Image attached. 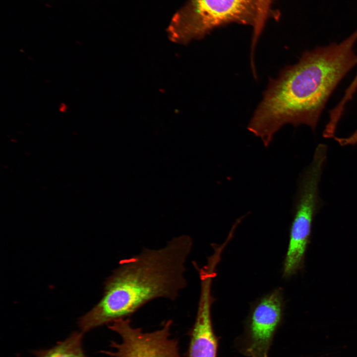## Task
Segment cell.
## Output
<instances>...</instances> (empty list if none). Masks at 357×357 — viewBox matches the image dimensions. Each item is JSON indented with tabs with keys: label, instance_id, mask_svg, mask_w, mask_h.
I'll return each mask as SVG.
<instances>
[{
	"label": "cell",
	"instance_id": "cell-1",
	"mask_svg": "<svg viewBox=\"0 0 357 357\" xmlns=\"http://www.w3.org/2000/svg\"><path fill=\"white\" fill-rule=\"evenodd\" d=\"M357 29L339 43L305 51L298 62L270 79L248 130L265 147L284 125L305 124L314 130L330 96L357 64Z\"/></svg>",
	"mask_w": 357,
	"mask_h": 357
},
{
	"label": "cell",
	"instance_id": "cell-2",
	"mask_svg": "<svg viewBox=\"0 0 357 357\" xmlns=\"http://www.w3.org/2000/svg\"><path fill=\"white\" fill-rule=\"evenodd\" d=\"M192 245L189 236L181 235L120 261L106 280L100 300L79 318L81 332L129 318L157 298L175 300L187 285L185 264Z\"/></svg>",
	"mask_w": 357,
	"mask_h": 357
},
{
	"label": "cell",
	"instance_id": "cell-3",
	"mask_svg": "<svg viewBox=\"0 0 357 357\" xmlns=\"http://www.w3.org/2000/svg\"><path fill=\"white\" fill-rule=\"evenodd\" d=\"M257 11V0H188L175 13L167 31L172 41L186 43L232 23L253 27Z\"/></svg>",
	"mask_w": 357,
	"mask_h": 357
},
{
	"label": "cell",
	"instance_id": "cell-4",
	"mask_svg": "<svg viewBox=\"0 0 357 357\" xmlns=\"http://www.w3.org/2000/svg\"><path fill=\"white\" fill-rule=\"evenodd\" d=\"M325 160L322 154H314L300 179L283 264L284 277L293 275L302 265L312 223L319 207L318 185Z\"/></svg>",
	"mask_w": 357,
	"mask_h": 357
},
{
	"label": "cell",
	"instance_id": "cell-5",
	"mask_svg": "<svg viewBox=\"0 0 357 357\" xmlns=\"http://www.w3.org/2000/svg\"><path fill=\"white\" fill-rule=\"evenodd\" d=\"M172 323L169 320L160 329L145 332L133 327L129 318L118 320L108 327L120 336L121 341L111 342L115 351L101 352L112 357H180L178 342L170 337Z\"/></svg>",
	"mask_w": 357,
	"mask_h": 357
},
{
	"label": "cell",
	"instance_id": "cell-6",
	"mask_svg": "<svg viewBox=\"0 0 357 357\" xmlns=\"http://www.w3.org/2000/svg\"><path fill=\"white\" fill-rule=\"evenodd\" d=\"M282 293L276 290L254 306L249 319L243 353L249 357H267L283 315Z\"/></svg>",
	"mask_w": 357,
	"mask_h": 357
},
{
	"label": "cell",
	"instance_id": "cell-7",
	"mask_svg": "<svg viewBox=\"0 0 357 357\" xmlns=\"http://www.w3.org/2000/svg\"><path fill=\"white\" fill-rule=\"evenodd\" d=\"M213 299L207 296L199 298L194 323L189 332L187 357H216L218 340L212 326Z\"/></svg>",
	"mask_w": 357,
	"mask_h": 357
},
{
	"label": "cell",
	"instance_id": "cell-8",
	"mask_svg": "<svg viewBox=\"0 0 357 357\" xmlns=\"http://www.w3.org/2000/svg\"><path fill=\"white\" fill-rule=\"evenodd\" d=\"M83 334L74 331L63 341L48 349L33 351L35 357H88L83 348Z\"/></svg>",
	"mask_w": 357,
	"mask_h": 357
},
{
	"label": "cell",
	"instance_id": "cell-9",
	"mask_svg": "<svg viewBox=\"0 0 357 357\" xmlns=\"http://www.w3.org/2000/svg\"><path fill=\"white\" fill-rule=\"evenodd\" d=\"M275 0H257V11L253 33L260 36L271 12V6Z\"/></svg>",
	"mask_w": 357,
	"mask_h": 357
}]
</instances>
